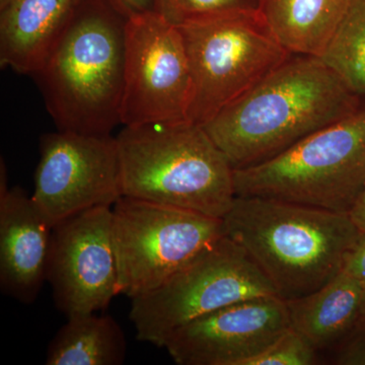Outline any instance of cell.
<instances>
[{
	"label": "cell",
	"mask_w": 365,
	"mask_h": 365,
	"mask_svg": "<svg viewBox=\"0 0 365 365\" xmlns=\"http://www.w3.org/2000/svg\"><path fill=\"white\" fill-rule=\"evenodd\" d=\"M259 0H158L157 11L176 26L258 11Z\"/></svg>",
	"instance_id": "19"
},
{
	"label": "cell",
	"mask_w": 365,
	"mask_h": 365,
	"mask_svg": "<svg viewBox=\"0 0 365 365\" xmlns=\"http://www.w3.org/2000/svg\"><path fill=\"white\" fill-rule=\"evenodd\" d=\"M342 271L354 278L365 292V232L346 257Z\"/></svg>",
	"instance_id": "22"
},
{
	"label": "cell",
	"mask_w": 365,
	"mask_h": 365,
	"mask_svg": "<svg viewBox=\"0 0 365 365\" xmlns=\"http://www.w3.org/2000/svg\"><path fill=\"white\" fill-rule=\"evenodd\" d=\"M348 215L351 218L355 227L359 228L361 234L365 232V186L357 196L351 208L348 211Z\"/></svg>",
	"instance_id": "24"
},
{
	"label": "cell",
	"mask_w": 365,
	"mask_h": 365,
	"mask_svg": "<svg viewBox=\"0 0 365 365\" xmlns=\"http://www.w3.org/2000/svg\"><path fill=\"white\" fill-rule=\"evenodd\" d=\"M285 302L290 328L319 354L330 352L365 314L364 288L344 271L316 292Z\"/></svg>",
	"instance_id": "15"
},
{
	"label": "cell",
	"mask_w": 365,
	"mask_h": 365,
	"mask_svg": "<svg viewBox=\"0 0 365 365\" xmlns=\"http://www.w3.org/2000/svg\"><path fill=\"white\" fill-rule=\"evenodd\" d=\"M127 21L104 0H83L34 74L59 131L112 135L121 124Z\"/></svg>",
	"instance_id": "3"
},
{
	"label": "cell",
	"mask_w": 365,
	"mask_h": 365,
	"mask_svg": "<svg viewBox=\"0 0 365 365\" xmlns=\"http://www.w3.org/2000/svg\"><path fill=\"white\" fill-rule=\"evenodd\" d=\"M83 0H9L0 7V66L39 71Z\"/></svg>",
	"instance_id": "14"
},
{
	"label": "cell",
	"mask_w": 365,
	"mask_h": 365,
	"mask_svg": "<svg viewBox=\"0 0 365 365\" xmlns=\"http://www.w3.org/2000/svg\"><path fill=\"white\" fill-rule=\"evenodd\" d=\"M223 235L222 218L122 196L112 207L118 292H153Z\"/></svg>",
	"instance_id": "8"
},
{
	"label": "cell",
	"mask_w": 365,
	"mask_h": 365,
	"mask_svg": "<svg viewBox=\"0 0 365 365\" xmlns=\"http://www.w3.org/2000/svg\"><path fill=\"white\" fill-rule=\"evenodd\" d=\"M273 295L277 297L260 269L223 235L157 289L132 299L129 318L137 339L163 348L170 334L199 317Z\"/></svg>",
	"instance_id": "6"
},
{
	"label": "cell",
	"mask_w": 365,
	"mask_h": 365,
	"mask_svg": "<svg viewBox=\"0 0 365 365\" xmlns=\"http://www.w3.org/2000/svg\"><path fill=\"white\" fill-rule=\"evenodd\" d=\"M365 186V107L271 160L235 170V196L348 213Z\"/></svg>",
	"instance_id": "5"
},
{
	"label": "cell",
	"mask_w": 365,
	"mask_h": 365,
	"mask_svg": "<svg viewBox=\"0 0 365 365\" xmlns=\"http://www.w3.org/2000/svg\"><path fill=\"white\" fill-rule=\"evenodd\" d=\"M351 0H259L258 11L292 54L321 56Z\"/></svg>",
	"instance_id": "16"
},
{
	"label": "cell",
	"mask_w": 365,
	"mask_h": 365,
	"mask_svg": "<svg viewBox=\"0 0 365 365\" xmlns=\"http://www.w3.org/2000/svg\"><path fill=\"white\" fill-rule=\"evenodd\" d=\"M222 223L285 302L337 276L361 235L348 213L261 197H235Z\"/></svg>",
	"instance_id": "2"
},
{
	"label": "cell",
	"mask_w": 365,
	"mask_h": 365,
	"mask_svg": "<svg viewBox=\"0 0 365 365\" xmlns=\"http://www.w3.org/2000/svg\"><path fill=\"white\" fill-rule=\"evenodd\" d=\"M32 199L52 227L122 197L116 137L57 131L40 140Z\"/></svg>",
	"instance_id": "10"
},
{
	"label": "cell",
	"mask_w": 365,
	"mask_h": 365,
	"mask_svg": "<svg viewBox=\"0 0 365 365\" xmlns=\"http://www.w3.org/2000/svg\"><path fill=\"white\" fill-rule=\"evenodd\" d=\"M122 196L222 218L235 170L201 125L124 126L116 136Z\"/></svg>",
	"instance_id": "4"
},
{
	"label": "cell",
	"mask_w": 365,
	"mask_h": 365,
	"mask_svg": "<svg viewBox=\"0 0 365 365\" xmlns=\"http://www.w3.org/2000/svg\"><path fill=\"white\" fill-rule=\"evenodd\" d=\"M127 341L121 326L108 314H74L55 334L46 352L47 365H121Z\"/></svg>",
	"instance_id": "17"
},
{
	"label": "cell",
	"mask_w": 365,
	"mask_h": 365,
	"mask_svg": "<svg viewBox=\"0 0 365 365\" xmlns=\"http://www.w3.org/2000/svg\"><path fill=\"white\" fill-rule=\"evenodd\" d=\"M319 58L365 101V0H351Z\"/></svg>",
	"instance_id": "18"
},
{
	"label": "cell",
	"mask_w": 365,
	"mask_h": 365,
	"mask_svg": "<svg viewBox=\"0 0 365 365\" xmlns=\"http://www.w3.org/2000/svg\"><path fill=\"white\" fill-rule=\"evenodd\" d=\"M193 83L178 26L158 13L128 19L121 124L190 123Z\"/></svg>",
	"instance_id": "9"
},
{
	"label": "cell",
	"mask_w": 365,
	"mask_h": 365,
	"mask_svg": "<svg viewBox=\"0 0 365 365\" xmlns=\"http://www.w3.org/2000/svg\"><path fill=\"white\" fill-rule=\"evenodd\" d=\"M127 19L140 14L155 13L158 0H104Z\"/></svg>",
	"instance_id": "23"
},
{
	"label": "cell",
	"mask_w": 365,
	"mask_h": 365,
	"mask_svg": "<svg viewBox=\"0 0 365 365\" xmlns=\"http://www.w3.org/2000/svg\"><path fill=\"white\" fill-rule=\"evenodd\" d=\"M319 355L304 336L289 327L245 365H314Z\"/></svg>",
	"instance_id": "20"
},
{
	"label": "cell",
	"mask_w": 365,
	"mask_h": 365,
	"mask_svg": "<svg viewBox=\"0 0 365 365\" xmlns=\"http://www.w3.org/2000/svg\"><path fill=\"white\" fill-rule=\"evenodd\" d=\"M328 354L332 364L365 365V314Z\"/></svg>",
	"instance_id": "21"
},
{
	"label": "cell",
	"mask_w": 365,
	"mask_h": 365,
	"mask_svg": "<svg viewBox=\"0 0 365 365\" xmlns=\"http://www.w3.org/2000/svg\"><path fill=\"white\" fill-rule=\"evenodd\" d=\"M178 28L193 83L189 121L201 126L292 54L276 39L259 11Z\"/></svg>",
	"instance_id": "7"
},
{
	"label": "cell",
	"mask_w": 365,
	"mask_h": 365,
	"mask_svg": "<svg viewBox=\"0 0 365 365\" xmlns=\"http://www.w3.org/2000/svg\"><path fill=\"white\" fill-rule=\"evenodd\" d=\"M288 328L285 300L258 297L189 322L163 348L179 365H245Z\"/></svg>",
	"instance_id": "12"
},
{
	"label": "cell",
	"mask_w": 365,
	"mask_h": 365,
	"mask_svg": "<svg viewBox=\"0 0 365 365\" xmlns=\"http://www.w3.org/2000/svg\"><path fill=\"white\" fill-rule=\"evenodd\" d=\"M7 1H9V0H0V7H2L4 6V4H6Z\"/></svg>",
	"instance_id": "25"
},
{
	"label": "cell",
	"mask_w": 365,
	"mask_h": 365,
	"mask_svg": "<svg viewBox=\"0 0 365 365\" xmlns=\"http://www.w3.org/2000/svg\"><path fill=\"white\" fill-rule=\"evenodd\" d=\"M364 102L319 57L292 54L203 125L234 170L266 162Z\"/></svg>",
	"instance_id": "1"
},
{
	"label": "cell",
	"mask_w": 365,
	"mask_h": 365,
	"mask_svg": "<svg viewBox=\"0 0 365 365\" xmlns=\"http://www.w3.org/2000/svg\"><path fill=\"white\" fill-rule=\"evenodd\" d=\"M47 282L66 318L110 306L119 295L112 207L90 209L53 227Z\"/></svg>",
	"instance_id": "11"
},
{
	"label": "cell",
	"mask_w": 365,
	"mask_h": 365,
	"mask_svg": "<svg viewBox=\"0 0 365 365\" xmlns=\"http://www.w3.org/2000/svg\"><path fill=\"white\" fill-rule=\"evenodd\" d=\"M52 225L25 190L0 195V289L24 304H32L46 281Z\"/></svg>",
	"instance_id": "13"
}]
</instances>
